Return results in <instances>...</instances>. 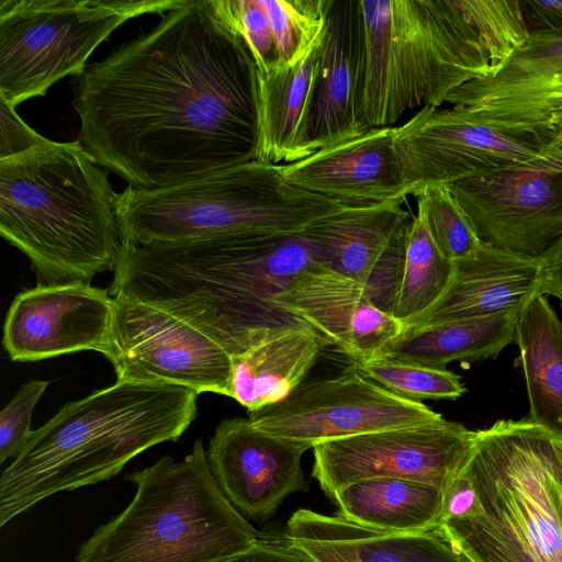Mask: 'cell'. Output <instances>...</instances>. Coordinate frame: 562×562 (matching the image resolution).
I'll return each mask as SVG.
<instances>
[{
  "instance_id": "cell-31",
  "label": "cell",
  "mask_w": 562,
  "mask_h": 562,
  "mask_svg": "<svg viewBox=\"0 0 562 562\" xmlns=\"http://www.w3.org/2000/svg\"><path fill=\"white\" fill-rule=\"evenodd\" d=\"M355 367L373 382L407 400H454L465 392L460 376L447 369L384 358Z\"/></svg>"
},
{
  "instance_id": "cell-12",
  "label": "cell",
  "mask_w": 562,
  "mask_h": 562,
  "mask_svg": "<svg viewBox=\"0 0 562 562\" xmlns=\"http://www.w3.org/2000/svg\"><path fill=\"white\" fill-rule=\"evenodd\" d=\"M476 431L437 422L336 439L313 448V477L331 499L347 485L389 476L443 490L468 461Z\"/></svg>"
},
{
  "instance_id": "cell-26",
  "label": "cell",
  "mask_w": 562,
  "mask_h": 562,
  "mask_svg": "<svg viewBox=\"0 0 562 562\" xmlns=\"http://www.w3.org/2000/svg\"><path fill=\"white\" fill-rule=\"evenodd\" d=\"M515 341L529 398V420L562 441V321L543 294L520 312Z\"/></svg>"
},
{
  "instance_id": "cell-6",
  "label": "cell",
  "mask_w": 562,
  "mask_h": 562,
  "mask_svg": "<svg viewBox=\"0 0 562 562\" xmlns=\"http://www.w3.org/2000/svg\"><path fill=\"white\" fill-rule=\"evenodd\" d=\"M476 432L479 512L440 525L473 562H562V441L529 419Z\"/></svg>"
},
{
  "instance_id": "cell-5",
  "label": "cell",
  "mask_w": 562,
  "mask_h": 562,
  "mask_svg": "<svg viewBox=\"0 0 562 562\" xmlns=\"http://www.w3.org/2000/svg\"><path fill=\"white\" fill-rule=\"evenodd\" d=\"M78 140L0 159V234L24 254L38 284L113 271L122 237L117 193Z\"/></svg>"
},
{
  "instance_id": "cell-36",
  "label": "cell",
  "mask_w": 562,
  "mask_h": 562,
  "mask_svg": "<svg viewBox=\"0 0 562 562\" xmlns=\"http://www.w3.org/2000/svg\"><path fill=\"white\" fill-rule=\"evenodd\" d=\"M477 512L476 492L462 468L442 490L440 524L450 519L473 516Z\"/></svg>"
},
{
  "instance_id": "cell-33",
  "label": "cell",
  "mask_w": 562,
  "mask_h": 562,
  "mask_svg": "<svg viewBox=\"0 0 562 562\" xmlns=\"http://www.w3.org/2000/svg\"><path fill=\"white\" fill-rule=\"evenodd\" d=\"M224 22L248 48L258 74L277 66V50L267 13L259 0H211Z\"/></svg>"
},
{
  "instance_id": "cell-18",
  "label": "cell",
  "mask_w": 562,
  "mask_h": 562,
  "mask_svg": "<svg viewBox=\"0 0 562 562\" xmlns=\"http://www.w3.org/2000/svg\"><path fill=\"white\" fill-rule=\"evenodd\" d=\"M301 445L256 428L249 418L222 420L209 441L211 473L246 518L269 519L291 494L306 491Z\"/></svg>"
},
{
  "instance_id": "cell-40",
  "label": "cell",
  "mask_w": 562,
  "mask_h": 562,
  "mask_svg": "<svg viewBox=\"0 0 562 562\" xmlns=\"http://www.w3.org/2000/svg\"><path fill=\"white\" fill-rule=\"evenodd\" d=\"M542 154L562 160V134L548 144Z\"/></svg>"
},
{
  "instance_id": "cell-17",
  "label": "cell",
  "mask_w": 562,
  "mask_h": 562,
  "mask_svg": "<svg viewBox=\"0 0 562 562\" xmlns=\"http://www.w3.org/2000/svg\"><path fill=\"white\" fill-rule=\"evenodd\" d=\"M403 201L345 205L305 228L323 263L360 282L393 315L400 289L407 229Z\"/></svg>"
},
{
  "instance_id": "cell-27",
  "label": "cell",
  "mask_w": 562,
  "mask_h": 562,
  "mask_svg": "<svg viewBox=\"0 0 562 562\" xmlns=\"http://www.w3.org/2000/svg\"><path fill=\"white\" fill-rule=\"evenodd\" d=\"M519 314L407 327L382 349L379 358L439 369H446L452 361L495 358L515 340Z\"/></svg>"
},
{
  "instance_id": "cell-4",
  "label": "cell",
  "mask_w": 562,
  "mask_h": 562,
  "mask_svg": "<svg viewBox=\"0 0 562 562\" xmlns=\"http://www.w3.org/2000/svg\"><path fill=\"white\" fill-rule=\"evenodd\" d=\"M198 393L115 381L64 405L33 430L0 476V526L59 492L115 476L145 450L177 441L196 416Z\"/></svg>"
},
{
  "instance_id": "cell-13",
  "label": "cell",
  "mask_w": 562,
  "mask_h": 562,
  "mask_svg": "<svg viewBox=\"0 0 562 562\" xmlns=\"http://www.w3.org/2000/svg\"><path fill=\"white\" fill-rule=\"evenodd\" d=\"M481 241L539 258L562 236V160H537L448 184Z\"/></svg>"
},
{
  "instance_id": "cell-9",
  "label": "cell",
  "mask_w": 562,
  "mask_h": 562,
  "mask_svg": "<svg viewBox=\"0 0 562 562\" xmlns=\"http://www.w3.org/2000/svg\"><path fill=\"white\" fill-rule=\"evenodd\" d=\"M184 0H0V99L13 108L80 75L94 49L130 19Z\"/></svg>"
},
{
  "instance_id": "cell-3",
  "label": "cell",
  "mask_w": 562,
  "mask_h": 562,
  "mask_svg": "<svg viewBox=\"0 0 562 562\" xmlns=\"http://www.w3.org/2000/svg\"><path fill=\"white\" fill-rule=\"evenodd\" d=\"M364 35L360 123L440 108L494 75L528 37L519 0H359Z\"/></svg>"
},
{
  "instance_id": "cell-19",
  "label": "cell",
  "mask_w": 562,
  "mask_h": 562,
  "mask_svg": "<svg viewBox=\"0 0 562 562\" xmlns=\"http://www.w3.org/2000/svg\"><path fill=\"white\" fill-rule=\"evenodd\" d=\"M274 303L312 328L324 342L334 345L355 366L379 358L404 330L403 324L381 310L360 282L324 263L300 272Z\"/></svg>"
},
{
  "instance_id": "cell-7",
  "label": "cell",
  "mask_w": 562,
  "mask_h": 562,
  "mask_svg": "<svg viewBox=\"0 0 562 562\" xmlns=\"http://www.w3.org/2000/svg\"><path fill=\"white\" fill-rule=\"evenodd\" d=\"M126 480L133 499L80 546L76 562H220L261 538L220 490L201 439L183 460L164 456Z\"/></svg>"
},
{
  "instance_id": "cell-16",
  "label": "cell",
  "mask_w": 562,
  "mask_h": 562,
  "mask_svg": "<svg viewBox=\"0 0 562 562\" xmlns=\"http://www.w3.org/2000/svg\"><path fill=\"white\" fill-rule=\"evenodd\" d=\"M114 297L88 283L37 284L15 295L3 324L11 360L38 361L93 350L109 352Z\"/></svg>"
},
{
  "instance_id": "cell-24",
  "label": "cell",
  "mask_w": 562,
  "mask_h": 562,
  "mask_svg": "<svg viewBox=\"0 0 562 562\" xmlns=\"http://www.w3.org/2000/svg\"><path fill=\"white\" fill-rule=\"evenodd\" d=\"M324 340L301 322L269 329L231 356L228 395L252 413L285 400L315 364Z\"/></svg>"
},
{
  "instance_id": "cell-23",
  "label": "cell",
  "mask_w": 562,
  "mask_h": 562,
  "mask_svg": "<svg viewBox=\"0 0 562 562\" xmlns=\"http://www.w3.org/2000/svg\"><path fill=\"white\" fill-rule=\"evenodd\" d=\"M541 285L540 258L482 241L472 256L453 262L443 294L405 328L521 312L541 294Z\"/></svg>"
},
{
  "instance_id": "cell-8",
  "label": "cell",
  "mask_w": 562,
  "mask_h": 562,
  "mask_svg": "<svg viewBox=\"0 0 562 562\" xmlns=\"http://www.w3.org/2000/svg\"><path fill=\"white\" fill-rule=\"evenodd\" d=\"M344 204L290 183L257 159L178 184L117 193L123 243L169 244L239 234H294Z\"/></svg>"
},
{
  "instance_id": "cell-11",
  "label": "cell",
  "mask_w": 562,
  "mask_h": 562,
  "mask_svg": "<svg viewBox=\"0 0 562 562\" xmlns=\"http://www.w3.org/2000/svg\"><path fill=\"white\" fill-rule=\"evenodd\" d=\"M252 425L304 447L442 418L363 375L355 366L333 378L304 381L285 400L248 413Z\"/></svg>"
},
{
  "instance_id": "cell-10",
  "label": "cell",
  "mask_w": 562,
  "mask_h": 562,
  "mask_svg": "<svg viewBox=\"0 0 562 562\" xmlns=\"http://www.w3.org/2000/svg\"><path fill=\"white\" fill-rule=\"evenodd\" d=\"M105 358L116 381L165 383L198 394L228 395L231 353L190 323L157 306L116 294Z\"/></svg>"
},
{
  "instance_id": "cell-20",
  "label": "cell",
  "mask_w": 562,
  "mask_h": 562,
  "mask_svg": "<svg viewBox=\"0 0 562 562\" xmlns=\"http://www.w3.org/2000/svg\"><path fill=\"white\" fill-rule=\"evenodd\" d=\"M363 52L359 0H331L304 131L305 157L366 131L359 117Z\"/></svg>"
},
{
  "instance_id": "cell-41",
  "label": "cell",
  "mask_w": 562,
  "mask_h": 562,
  "mask_svg": "<svg viewBox=\"0 0 562 562\" xmlns=\"http://www.w3.org/2000/svg\"><path fill=\"white\" fill-rule=\"evenodd\" d=\"M557 136L562 134V111L557 115L554 121Z\"/></svg>"
},
{
  "instance_id": "cell-37",
  "label": "cell",
  "mask_w": 562,
  "mask_h": 562,
  "mask_svg": "<svg viewBox=\"0 0 562 562\" xmlns=\"http://www.w3.org/2000/svg\"><path fill=\"white\" fill-rule=\"evenodd\" d=\"M220 562H314L293 547L285 538L274 540L262 537L249 549Z\"/></svg>"
},
{
  "instance_id": "cell-32",
  "label": "cell",
  "mask_w": 562,
  "mask_h": 562,
  "mask_svg": "<svg viewBox=\"0 0 562 562\" xmlns=\"http://www.w3.org/2000/svg\"><path fill=\"white\" fill-rule=\"evenodd\" d=\"M415 195L434 243L448 260L468 258L479 249L482 241L448 186H427Z\"/></svg>"
},
{
  "instance_id": "cell-25",
  "label": "cell",
  "mask_w": 562,
  "mask_h": 562,
  "mask_svg": "<svg viewBox=\"0 0 562 562\" xmlns=\"http://www.w3.org/2000/svg\"><path fill=\"white\" fill-rule=\"evenodd\" d=\"M323 40L324 35L299 64L258 74L257 160L282 165L305 158L304 131Z\"/></svg>"
},
{
  "instance_id": "cell-28",
  "label": "cell",
  "mask_w": 562,
  "mask_h": 562,
  "mask_svg": "<svg viewBox=\"0 0 562 562\" xmlns=\"http://www.w3.org/2000/svg\"><path fill=\"white\" fill-rule=\"evenodd\" d=\"M331 501L338 515L375 530L422 532L440 526L442 490L418 481L366 479L347 485Z\"/></svg>"
},
{
  "instance_id": "cell-35",
  "label": "cell",
  "mask_w": 562,
  "mask_h": 562,
  "mask_svg": "<svg viewBox=\"0 0 562 562\" xmlns=\"http://www.w3.org/2000/svg\"><path fill=\"white\" fill-rule=\"evenodd\" d=\"M0 159L24 154L49 139L31 128L15 112V108L0 99Z\"/></svg>"
},
{
  "instance_id": "cell-1",
  "label": "cell",
  "mask_w": 562,
  "mask_h": 562,
  "mask_svg": "<svg viewBox=\"0 0 562 562\" xmlns=\"http://www.w3.org/2000/svg\"><path fill=\"white\" fill-rule=\"evenodd\" d=\"M78 142L150 190L257 157L258 70L211 0H184L72 80Z\"/></svg>"
},
{
  "instance_id": "cell-21",
  "label": "cell",
  "mask_w": 562,
  "mask_h": 562,
  "mask_svg": "<svg viewBox=\"0 0 562 562\" xmlns=\"http://www.w3.org/2000/svg\"><path fill=\"white\" fill-rule=\"evenodd\" d=\"M284 178L344 205L404 201L408 195L394 146V126L371 127L282 165Z\"/></svg>"
},
{
  "instance_id": "cell-22",
  "label": "cell",
  "mask_w": 562,
  "mask_h": 562,
  "mask_svg": "<svg viewBox=\"0 0 562 562\" xmlns=\"http://www.w3.org/2000/svg\"><path fill=\"white\" fill-rule=\"evenodd\" d=\"M285 538L314 562H473L441 525L422 532L381 531L301 508L288 520Z\"/></svg>"
},
{
  "instance_id": "cell-39",
  "label": "cell",
  "mask_w": 562,
  "mask_h": 562,
  "mask_svg": "<svg viewBox=\"0 0 562 562\" xmlns=\"http://www.w3.org/2000/svg\"><path fill=\"white\" fill-rule=\"evenodd\" d=\"M542 265L541 294L562 301V236L539 257Z\"/></svg>"
},
{
  "instance_id": "cell-2",
  "label": "cell",
  "mask_w": 562,
  "mask_h": 562,
  "mask_svg": "<svg viewBox=\"0 0 562 562\" xmlns=\"http://www.w3.org/2000/svg\"><path fill=\"white\" fill-rule=\"evenodd\" d=\"M316 263H323L322 255L305 229L169 244L122 241L109 292L178 316L233 356L265 331L297 322L274 297Z\"/></svg>"
},
{
  "instance_id": "cell-34",
  "label": "cell",
  "mask_w": 562,
  "mask_h": 562,
  "mask_svg": "<svg viewBox=\"0 0 562 562\" xmlns=\"http://www.w3.org/2000/svg\"><path fill=\"white\" fill-rule=\"evenodd\" d=\"M49 382L32 380L20 386L0 413V462L15 458L32 436L33 411Z\"/></svg>"
},
{
  "instance_id": "cell-15",
  "label": "cell",
  "mask_w": 562,
  "mask_h": 562,
  "mask_svg": "<svg viewBox=\"0 0 562 562\" xmlns=\"http://www.w3.org/2000/svg\"><path fill=\"white\" fill-rule=\"evenodd\" d=\"M446 102L496 128L550 144L562 111V31L530 32L494 75L457 88Z\"/></svg>"
},
{
  "instance_id": "cell-29",
  "label": "cell",
  "mask_w": 562,
  "mask_h": 562,
  "mask_svg": "<svg viewBox=\"0 0 562 562\" xmlns=\"http://www.w3.org/2000/svg\"><path fill=\"white\" fill-rule=\"evenodd\" d=\"M453 273V262L437 248L424 216L411 220L402 278L393 317L404 328L428 311L443 294Z\"/></svg>"
},
{
  "instance_id": "cell-30",
  "label": "cell",
  "mask_w": 562,
  "mask_h": 562,
  "mask_svg": "<svg viewBox=\"0 0 562 562\" xmlns=\"http://www.w3.org/2000/svg\"><path fill=\"white\" fill-rule=\"evenodd\" d=\"M272 32L277 66L299 64L323 37L331 0H259Z\"/></svg>"
},
{
  "instance_id": "cell-14",
  "label": "cell",
  "mask_w": 562,
  "mask_h": 562,
  "mask_svg": "<svg viewBox=\"0 0 562 562\" xmlns=\"http://www.w3.org/2000/svg\"><path fill=\"white\" fill-rule=\"evenodd\" d=\"M394 146L408 194L542 157L546 144L477 121L456 108L425 105L401 126Z\"/></svg>"
},
{
  "instance_id": "cell-38",
  "label": "cell",
  "mask_w": 562,
  "mask_h": 562,
  "mask_svg": "<svg viewBox=\"0 0 562 562\" xmlns=\"http://www.w3.org/2000/svg\"><path fill=\"white\" fill-rule=\"evenodd\" d=\"M528 32L562 31V0H519Z\"/></svg>"
}]
</instances>
